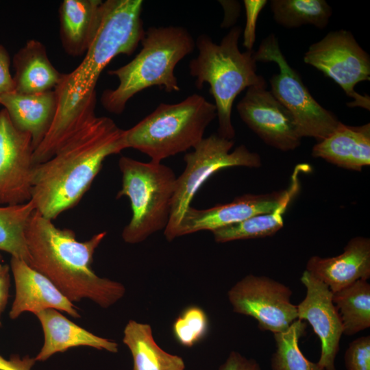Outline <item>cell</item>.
<instances>
[{"instance_id":"6da1fadb","label":"cell","mask_w":370,"mask_h":370,"mask_svg":"<svg viewBox=\"0 0 370 370\" xmlns=\"http://www.w3.org/2000/svg\"><path fill=\"white\" fill-rule=\"evenodd\" d=\"M143 4L140 0L103 2L99 28L84 59L72 72L64 73L55 89L56 115L34 151V164L51 158L68 138L96 116V86L101 72L116 56L131 55L144 36Z\"/></svg>"},{"instance_id":"7a4b0ae2","label":"cell","mask_w":370,"mask_h":370,"mask_svg":"<svg viewBox=\"0 0 370 370\" xmlns=\"http://www.w3.org/2000/svg\"><path fill=\"white\" fill-rule=\"evenodd\" d=\"M124 149V130L109 117L95 116L51 158L34 166L31 200L36 210L53 220L75 207L90 188L105 159Z\"/></svg>"},{"instance_id":"3957f363","label":"cell","mask_w":370,"mask_h":370,"mask_svg":"<svg viewBox=\"0 0 370 370\" xmlns=\"http://www.w3.org/2000/svg\"><path fill=\"white\" fill-rule=\"evenodd\" d=\"M106 234L101 232L79 241L72 230L56 227L36 210L25 230L30 267L46 276L71 302L88 299L109 308L126 290L123 284L100 278L92 269L94 253Z\"/></svg>"},{"instance_id":"277c9868","label":"cell","mask_w":370,"mask_h":370,"mask_svg":"<svg viewBox=\"0 0 370 370\" xmlns=\"http://www.w3.org/2000/svg\"><path fill=\"white\" fill-rule=\"evenodd\" d=\"M140 42L142 49L132 60L108 72L119 82L101 97L103 107L110 113L121 114L127 101L145 88L157 86L168 92L180 90L174 71L194 50L195 42L189 32L180 26L151 27Z\"/></svg>"},{"instance_id":"5b68a950","label":"cell","mask_w":370,"mask_h":370,"mask_svg":"<svg viewBox=\"0 0 370 370\" xmlns=\"http://www.w3.org/2000/svg\"><path fill=\"white\" fill-rule=\"evenodd\" d=\"M241 33V27H234L219 44L208 35H200L195 43L198 56L189 63L190 75L196 78L195 86L201 89L204 83L210 85L218 118L217 134L228 140H233L236 134L231 119L236 97L250 86H267L256 73L254 51L239 50Z\"/></svg>"},{"instance_id":"8992f818","label":"cell","mask_w":370,"mask_h":370,"mask_svg":"<svg viewBox=\"0 0 370 370\" xmlns=\"http://www.w3.org/2000/svg\"><path fill=\"white\" fill-rule=\"evenodd\" d=\"M216 117L215 105L198 94L177 103H162L134 126L124 130L125 146L147 155L152 162H161L193 149Z\"/></svg>"},{"instance_id":"52a82bcc","label":"cell","mask_w":370,"mask_h":370,"mask_svg":"<svg viewBox=\"0 0 370 370\" xmlns=\"http://www.w3.org/2000/svg\"><path fill=\"white\" fill-rule=\"evenodd\" d=\"M119 167L122 185L116 199L127 197L132 212L121 236L125 243L137 244L165 230L177 177L169 166L161 162H143L127 156L120 158Z\"/></svg>"},{"instance_id":"ba28073f","label":"cell","mask_w":370,"mask_h":370,"mask_svg":"<svg viewBox=\"0 0 370 370\" xmlns=\"http://www.w3.org/2000/svg\"><path fill=\"white\" fill-rule=\"evenodd\" d=\"M233 140L212 134L204 138L186 153V166L177 177L169 223L164 230L167 241L176 238V232L184 214L201 186L217 171L230 167L258 168L262 164L258 153L249 151L245 145L230 151Z\"/></svg>"},{"instance_id":"9c48e42d","label":"cell","mask_w":370,"mask_h":370,"mask_svg":"<svg viewBox=\"0 0 370 370\" xmlns=\"http://www.w3.org/2000/svg\"><path fill=\"white\" fill-rule=\"evenodd\" d=\"M254 58L256 62L278 65L279 73L270 79V91L291 112L302 138H314L319 142L337 128L341 122L314 99L300 75L289 65L274 34L262 40Z\"/></svg>"},{"instance_id":"30bf717a","label":"cell","mask_w":370,"mask_h":370,"mask_svg":"<svg viewBox=\"0 0 370 370\" xmlns=\"http://www.w3.org/2000/svg\"><path fill=\"white\" fill-rule=\"evenodd\" d=\"M304 61L333 79L354 101L347 106L369 110L368 95H361L355 86L370 79V57L347 30L332 31L311 45Z\"/></svg>"},{"instance_id":"8fae6325","label":"cell","mask_w":370,"mask_h":370,"mask_svg":"<svg viewBox=\"0 0 370 370\" xmlns=\"http://www.w3.org/2000/svg\"><path fill=\"white\" fill-rule=\"evenodd\" d=\"M292 294L289 287L272 278L249 274L230 288L227 297L234 312L255 319L260 330L275 334L297 319Z\"/></svg>"},{"instance_id":"7c38bea8","label":"cell","mask_w":370,"mask_h":370,"mask_svg":"<svg viewBox=\"0 0 370 370\" xmlns=\"http://www.w3.org/2000/svg\"><path fill=\"white\" fill-rule=\"evenodd\" d=\"M34 147L31 136L18 130L5 108L0 110V206L32 198Z\"/></svg>"},{"instance_id":"4fadbf2b","label":"cell","mask_w":370,"mask_h":370,"mask_svg":"<svg viewBox=\"0 0 370 370\" xmlns=\"http://www.w3.org/2000/svg\"><path fill=\"white\" fill-rule=\"evenodd\" d=\"M242 121L267 145L282 151L297 148L301 140L295 121L267 86H252L236 106Z\"/></svg>"},{"instance_id":"5bb4252c","label":"cell","mask_w":370,"mask_h":370,"mask_svg":"<svg viewBox=\"0 0 370 370\" xmlns=\"http://www.w3.org/2000/svg\"><path fill=\"white\" fill-rule=\"evenodd\" d=\"M300 280L306 287V293L297 305V319L307 321L320 339L319 365L325 370H336L335 358L343 328L332 301L333 293L325 284L306 270Z\"/></svg>"},{"instance_id":"9a60e30c","label":"cell","mask_w":370,"mask_h":370,"mask_svg":"<svg viewBox=\"0 0 370 370\" xmlns=\"http://www.w3.org/2000/svg\"><path fill=\"white\" fill-rule=\"evenodd\" d=\"M287 190L265 194H245L231 202L199 210L187 209L176 232V238L194 232L209 230L242 222L254 216L273 211L284 199Z\"/></svg>"},{"instance_id":"2e32d148","label":"cell","mask_w":370,"mask_h":370,"mask_svg":"<svg viewBox=\"0 0 370 370\" xmlns=\"http://www.w3.org/2000/svg\"><path fill=\"white\" fill-rule=\"evenodd\" d=\"M10 267L16 289L9 312L11 319H17L23 312L36 314L49 308L65 312L75 319L80 318L73 302L43 274L14 257L11 258Z\"/></svg>"},{"instance_id":"e0dca14e","label":"cell","mask_w":370,"mask_h":370,"mask_svg":"<svg viewBox=\"0 0 370 370\" xmlns=\"http://www.w3.org/2000/svg\"><path fill=\"white\" fill-rule=\"evenodd\" d=\"M306 271L325 284L335 293L359 280L370 278V239L356 236L343 252L334 257L311 256Z\"/></svg>"},{"instance_id":"ac0fdd59","label":"cell","mask_w":370,"mask_h":370,"mask_svg":"<svg viewBox=\"0 0 370 370\" xmlns=\"http://www.w3.org/2000/svg\"><path fill=\"white\" fill-rule=\"evenodd\" d=\"M34 314L44 332V343L34 358L36 362H44L56 353L79 346L118 352L119 345L115 341L88 332L68 319L58 310L46 309Z\"/></svg>"},{"instance_id":"d6986e66","label":"cell","mask_w":370,"mask_h":370,"mask_svg":"<svg viewBox=\"0 0 370 370\" xmlns=\"http://www.w3.org/2000/svg\"><path fill=\"white\" fill-rule=\"evenodd\" d=\"M0 105L16 127L31 136L35 150L51 127L58 99L55 90L36 94L12 91L0 97Z\"/></svg>"},{"instance_id":"ffe728a7","label":"cell","mask_w":370,"mask_h":370,"mask_svg":"<svg viewBox=\"0 0 370 370\" xmlns=\"http://www.w3.org/2000/svg\"><path fill=\"white\" fill-rule=\"evenodd\" d=\"M312 156L343 169L360 171L370 164V124L350 126L341 123L314 145Z\"/></svg>"},{"instance_id":"44dd1931","label":"cell","mask_w":370,"mask_h":370,"mask_svg":"<svg viewBox=\"0 0 370 370\" xmlns=\"http://www.w3.org/2000/svg\"><path fill=\"white\" fill-rule=\"evenodd\" d=\"M14 91L36 94L55 90L64 73L51 64L45 46L37 40H29L12 59Z\"/></svg>"},{"instance_id":"7402d4cb","label":"cell","mask_w":370,"mask_h":370,"mask_svg":"<svg viewBox=\"0 0 370 370\" xmlns=\"http://www.w3.org/2000/svg\"><path fill=\"white\" fill-rule=\"evenodd\" d=\"M101 0H64L60 6V38L70 56L85 53L100 24Z\"/></svg>"},{"instance_id":"603a6c76","label":"cell","mask_w":370,"mask_h":370,"mask_svg":"<svg viewBox=\"0 0 370 370\" xmlns=\"http://www.w3.org/2000/svg\"><path fill=\"white\" fill-rule=\"evenodd\" d=\"M309 169L305 164H297L292 173L286 195L280 205L271 212L254 216L242 222L212 232L217 243L263 238L273 236L284 225L283 216L300 189L299 174Z\"/></svg>"},{"instance_id":"cb8c5ba5","label":"cell","mask_w":370,"mask_h":370,"mask_svg":"<svg viewBox=\"0 0 370 370\" xmlns=\"http://www.w3.org/2000/svg\"><path fill=\"white\" fill-rule=\"evenodd\" d=\"M123 343L132 354L133 370L185 369L182 357L165 352L158 345L148 323L130 320L123 330Z\"/></svg>"},{"instance_id":"d4e9b609","label":"cell","mask_w":370,"mask_h":370,"mask_svg":"<svg viewBox=\"0 0 370 370\" xmlns=\"http://www.w3.org/2000/svg\"><path fill=\"white\" fill-rule=\"evenodd\" d=\"M332 301L343 328V334L353 336L370 327V284L359 280L333 293Z\"/></svg>"},{"instance_id":"484cf974","label":"cell","mask_w":370,"mask_h":370,"mask_svg":"<svg viewBox=\"0 0 370 370\" xmlns=\"http://www.w3.org/2000/svg\"><path fill=\"white\" fill-rule=\"evenodd\" d=\"M36 210L32 200L21 204L0 206V251L29 265L32 258L25 241V230Z\"/></svg>"},{"instance_id":"4316f807","label":"cell","mask_w":370,"mask_h":370,"mask_svg":"<svg viewBox=\"0 0 370 370\" xmlns=\"http://www.w3.org/2000/svg\"><path fill=\"white\" fill-rule=\"evenodd\" d=\"M270 7L275 21L286 28L310 25L323 29L332 14L325 0H271Z\"/></svg>"},{"instance_id":"83f0119b","label":"cell","mask_w":370,"mask_h":370,"mask_svg":"<svg viewBox=\"0 0 370 370\" xmlns=\"http://www.w3.org/2000/svg\"><path fill=\"white\" fill-rule=\"evenodd\" d=\"M306 328L304 321L296 319L285 331L273 334L276 349L271 358L272 370H325L307 359L299 349V341Z\"/></svg>"},{"instance_id":"f1b7e54d","label":"cell","mask_w":370,"mask_h":370,"mask_svg":"<svg viewBox=\"0 0 370 370\" xmlns=\"http://www.w3.org/2000/svg\"><path fill=\"white\" fill-rule=\"evenodd\" d=\"M209 330V319L205 310L198 306L185 308L172 325L175 341L182 346L192 347L202 341Z\"/></svg>"},{"instance_id":"f546056e","label":"cell","mask_w":370,"mask_h":370,"mask_svg":"<svg viewBox=\"0 0 370 370\" xmlns=\"http://www.w3.org/2000/svg\"><path fill=\"white\" fill-rule=\"evenodd\" d=\"M347 370H370V336L352 341L344 354Z\"/></svg>"},{"instance_id":"4dcf8cb0","label":"cell","mask_w":370,"mask_h":370,"mask_svg":"<svg viewBox=\"0 0 370 370\" xmlns=\"http://www.w3.org/2000/svg\"><path fill=\"white\" fill-rule=\"evenodd\" d=\"M267 3L266 0H244L246 23L243 31V46L252 51L256 39V27L260 11Z\"/></svg>"},{"instance_id":"1f68e13d","label":"cell","mask_w":370,"mask_h":370,"mask_svg":"<svg viewBox=\"0 0 370 370\" xmlns=\"http://www.w3.org/2000/svg\"><path fill=\"white\" fill-rule=\"evenodd\" d=\"M10 57L4 46L0 45V97L14 91L13 77L10 72Z\"/></svg>"},{"instance_id":"d6a6232c","label":"cell","mask_w":370,"mask_h":370,"mask_svg":"<svg viewBox=\"0 0 370 370\" xmlns=\"http://www.w3.org/2000/svg\"><path fill=\"white\" fill-rule=\"evenodd\" d=\"M218 370H261L254 359H249L236 351H232Z\"/></svg>"},{"instance_id":"836d02e7","label":"cell","mask_w":370,"mask_h":370,"mask_svg":"<svg viewBox=\"0 0 370 370\" xmlns=\"http://www.w3.org/2000/svg\"><path fill=\"white\" fill-rule=\"evenodd\" d=\"M10 267L8 264L0 263V325L1 317L3 313L10 296Z\"/></svg>"},{"instance_id":"e575fe53","label":"cell","mask_w":370,"mask_h":370,"mask_svg":"<svg viewBox=\"0 0 370 370\" xmlns=\"http://www.w3.org/2000/svg\"><path fill=\"white\" fill-rule=\"evenodd\" d=\"M36 360L28 356H12L9 360L0 355V370H32Z\"/></svg>"},{"instance_id":"d590c367","label":"cell","mask_w":370,"mask_h":370,"mask_svg":"<svg viewBox=\"0 0 370 370\" xmlns=\"http://www.w3.org/2000/svg\"><path fill=\"white\" fill-rule=\"evenodd\" d=\"M222 5L225 14L221 27L232 26L237 20L240 12V4L236 1H219Z\"/></svg>"},{"instance_id":"8d00e7d4","label":"cell","mask_w":370,"mask_h":370,"mask_svg":"<svg viewBox=\"0 0 370 370\" xmlns=\"http://www.w3.org/2000/svg\"><path fill=\"white\" fill-rule=\"evenodd\" d=\"M2 260H3V258H2L1 254H0V263L2 262Z\"/></svg>"}]
</instances>
